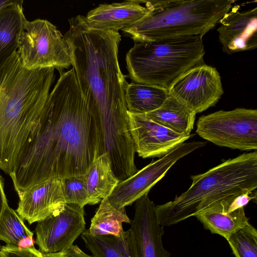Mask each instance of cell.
<instances>
[{
  "label": "cell",
  "instance_id": "cell-1",
  "mask_svg": "<svg viewBox=\"0 0 257 257\" xmlns=\"http://www.w3.org/2000/svg\"><path fill=\"white\" fill-rule=\"evenodd\" d=\"M97 145L94 121L74 69L60 72L10 175L18 196L50 179L85 175Z\"/></svg>",
  "mask_w": 257,
  "mask_h": 257
},
{
  "label": "cell",
  "instance_id": "cell-2",
  "mask_svg": "<svg viewBox=\"0 0 257 257\" xmlns=\"http://www.w3.org/2000/svg\"><path fill=\"white\" fill-rule=\"evenodd\" d=\"M64 35L77 81L94 121L97 149L117 154L134 145L125 90L128 84L118 58V32L90 28L84 16L69 20Z\"/></svg>",
  "mask_w": 257,
  "mask_h": 257
},
{
  "label": "cell",
  "instance_id": "cell-3",
  "mask_svg": "<svg viewBox=\"0 0 257 257\" xmlns=\"http://www.w3.org/2000/svg\"><path fill=\"white\" fill-rule=\"evenodd\" d=\"M54 71L25 68L17 51L0 66V169L9 175L45 105Z\"/></svg>",
  "mask_w": 257,
  "mask_h": 257
},
{
  "label": "cell",
  "instance_id": "cell-4",
  "mask_svg": "<svg viewBox=\"0 0 257 257\" xmlns=\"http://www.w3.org/2000/svg\"><path fill=\"white\" fill-rule=\"evenodd\" d=\"M190 178L191 185L185 192L155 205L161 225H174L217 204L229 205L237 196L256 191L257 152L239 155Z\"/></svg>",
  "mask_w": 257,
  "mask_h": 257
},
{
  "label": "cell",
  "instance_id": "cell-5",
  "mask_svg": "<svg viewBox=\"0 0 257 257\" xmlns=\"http://www.w3.org/2000/svg\"><path fill=\"white\" fill-rule=\"evenodd\" d=\"M234 0L148 1L147 14L122 30L135 42L201 36L228 12Z\"/></svg>",
  "mask_w": 257,
  "mask_h": 257
},
{
  "label": "cell",
  "instance_id": "cell-6",
  "mask_svg": "<svg viewBox=\"0 0 257 257\" xmlns=\"http://www.w3.org/2000/svg\"><path fill=\"white\" fill-rule=\"evenodd\" d=\"M202 36L179 37L137 42L126 55L133 82L168 90L182 74L204 64Z\"/></svg>",
  "mask_w": 257,
  "mask_h": 257
},
{
  "label": "cell",
  "instance_id": "cell-7",
  "mask_svg": "<svg viewBox=\"0 0 257 257\" xmlns=\"http://www.w3.org/2000/svg\"><path fill=\"white\" fill-rule=\"evenodd\" d=\"M17 52L23 66L28 70L51 67L61 72L72 65L64 36L44 19L25 21Z\"/></svg>",
  "mask_w": 257,
  "mask_h": 257
},
{
  "label": "cell",
  "instance_id": "cell-8",
  "mask_svg": "<svg viewBox=\"0 0 257 257\" xmlns=\"http://www.w3.org/2000/svg\"><path fill=\"white\" fill-rule=\"evenodd\" d=\"M197 134L220 147L242 151L257 149V110L237 108L200 116Z\"/></svg>",
  "mask_w": 257,
  "mask_h": 257
},
{
  "label": "cell",
  "instance_id": "cell-9",
  "mask_svg": "<svg viewBox=\"0 0 257 257\" xmlns=\"http://www.w3.org/2000/svg\"><path fill=\"white\" fill-rule=\"evenodd\" d=\"M206 142H184L155 161H152L133 175L120 181L107 198L117 209L132 205L160 181L179 160L204 147Z\"/></svg>",
  "mask_w": 257,
  "mask_h": 257
},
{
  "label": "cell",
  "instance_id": "cell-10",
  "mask_svg": "<svg viewBox=\"0 0 257 257\" xmlns=\"http://www.w3.org/2000/svg\"><path fill=\"white\" fill-rule=\"evenodd\" d=\"M168 93L197 113L215 105L223 89L219 72L204 63L179 77L171 85Z\"/></svg>",
  "mask_w": 257,
  "mask_h": 257
},
{
  "label": "cell",
  "instance_id": "cell-11",
  "mask_svg": "<svg viewBox=\"0 0 257 257\" xmlns=\"http://www.w3.org/2000/svg\"><path fill=\"white\" fill-rule=\"evenodd\" d=\"M83 207L66 204L60 210L37 222L35 243L42 254L62 252L73 245L85 229Z\"/></svg>",
  "mask_w": 257,
  "mask_h": 257
},
{
  "label": "cell",
  "instance_id": "cell-12",
  "mask_svg": "<svg viewBox=\"0 0 257 257\" xmlns=\"http://www.w3.org/2000/svg\"><path fill=\"white\" fill-rule=\"evenodd\" d=\"M128 115L136 152L143 158H160L194 136L176 133L144 114Z\"/></svg>",
  "mask_w": 257,
  "mask_h": 257
},
{
  "label": "cell",
  "instance_id": "cell-13",
  "mask_svg": "<svg viewBox=\"0 0 257 257\" xmlns=\"http://www.w3.org/2000/svg\"><path fill=\"white\" fill-rule=\"evenodd\" d=\"M233 6L219 20V41L224 52L231 54L251 50L257 46V8L240 11Z\"/></svg>",
  "mask_w": 257,
  "mask_h": 257
},
{
  "label": "cell",
  "instance_id": "cell-14",
  "mask_svg": "<svg viewBox=\"0 0 257 257\" xmlns=\"http://www.w3.org/2000/svg\"><path fill=\"white\" fill-rule=\"evenodd\" d=\"M17 213L30 224L42 220L62 209L66 204L62 179L42 182L19 196Z\"/></svg>",
  "mask_w": 257,
  "mask_h": 257
},
{
  "label": "cell",
  "instance_id": "cell-15",
  "mask_svg": "<svg viewBox=\"0 0 257 257\" xmlns=\"http://www.w3.org/2000/svg\"><path fill=\"white\" fill-rule=\"evenodd\" d=\"M131 228L136 240L140 257H170V252L163 246L165 230L156 218L155 205L146 194L135 202Z\"/></svg>",
  "mask_w": 257,
  "mask_h": 257
},
{
  "label": "cell",
  "instance_id": "cell-16",
  "mask_svg": "<svg viewBox=\"0 0 257 257\" xmlns=\"http://www.w3.org/2000/svg\"><path fill=\"white\" fill-rule=\"evenodd\" d=\"M145 1L129 0L121 3L100 4L84 17L91 28L118 32L133 25L147 13L142 5Z\"/></svg>",
  "mask_w": 257,
  "mask_h": 257
},
{
  "label": "cell",
  "instance_id": "cell-17",
  "mask_svg": "<svg viewBox=\"0 0 257 257\" xmlns=\"http://www.w3.org/2000/svg\"><path fill=\"white\" fill-rule=\"evenodd\" d=\"M81 238L94 257H140L131 228L119 236H93L85 230Z\"/></svg>",
  "mask_w": 257,
  "mask_h": 257
},
{
  "label": "cell",
  "instance_id": "cell-18",
  "mask_svg": "<svg viewBox=\"0 0 257 257\" xmlns=\"http://www.w3.org/2000/svg\"><path fill=\"white\" fill-rule=\"evenodd\" d=\"M23 4V1L16 0L0 10V66L18 50L27 20Z\"/></svg>",
  "mask_w": 257,
  "mask_h": 257
},
{
  "label": "cell",
  "instance_id": "cell-19",
  "mask_svg": "<svg viewBox=\"0 0 257 257\" xmlns=\"http://www.w3.org/2000/svg\"><path fill=\"white\" fill-rule=\"evenodd\" d=\"M144 114L176 133L189 135L193 129L196 113L168 94L159 108Z\"/></svg>",
  "mask_w": 257,
  "mask_h": 257
},
{
  "label": "cell",
  "instance_id": "cell-20",
  "mask_svg": "<svg viewBox=\"0 0 257 257\" xmlns=\"http://www.w3.org/2000/svg\"><path fill=\"white\" fill-rule=\"evenodd\" d=\"M195 217L205 229L211 233L218 234L228 240L234 232L243 228L249 222L244 208L228 212L224 210L220 204L196 214Z\"/></svg>",
  "mask_w": 257,
  "mask_h": 257
},
{
  "label": "cell",
  "instance_id": "cell-21",
  "mask_svg": "<svg viewBox=\"0 0 257 257\" xmlns=\"http://www.w3.org/2000/svg\"><path fill=\"white\" fill-rule=\"evenodd\" d=\"M85 176L89 205L96 204L107 198L120 182L112 171L106 154L93 161Z\"/></svg>",
  "mask_w": 257,
  "mask_h": 257
},
{
  "label": "cell",
  "instance_id": "cell-22",
  "mask_svg": "<svg viewBox=\"0 0 257 257\" xmlns=\"http://www.w3.org/2000/svg\"><path fill=\"white\" fill-rule=\"evenodd\" d=\"M168 90L159 87L132 82L125 90L127 111L146 114L159 108L168 96Z\"/></svg>",
  "mask_w": 257,
  "mask_h": 257
},
{
  "label": "cell",
  "instance_id": "cell-23",
  "mask_svg": "<svg viewBox=\"0 0 257 257\" xmlns=\"http://www.w3.org/2000/svg\"><path fill=\"white\" fill-rule=\"evenodd\" d=\"M130 222L125 208L113 207L106 198L101 201L86 231L93 236H119L123 231L122 224Z\"/></svg>",
  "mask_w": 257,
  "mask_h": 257
},
{
  "label": "cell",
  "instance_id": "cell-24",
  "mask_svg": "<svg viewBox=\"0 0 257 257\" xmlns=\"http://www.w3.org/2000/svg\"><path fill=\"white\" fill-rule=\"evenodd\" d=\"M24 220L8 204L0 218V241L6 245L15 247L34 246V233L27 227Z\"/></svg>",
  "mask_w": 257,
  "mask_h": 257
},
{
  "label": "cell",
  "instance_id": "cell-25",
  "mask_svg": "<svg viewBox=\"0 0 257 257\" xmlns=\"http://www.w3.org/2000/svg\"><path fill=\"white\" fill-rule=\"evenodd\" d=\"M227 241L235 257H257V230L249 222Z\"/></svg>",
  "mask_w": 257,
  "mask_h": 257
},
{
  "label": "cell",
  "instance_id": "cell-26",
  "mask_svg": "<svg viewBox=\"0 0 257 257\" xmlns=\"http://www.w3.org/2000/svg\"><path fill=\"white\" fill-rule=\"evenodd\" d=\"M66 204L83 207L89 204L85 175H75L62 179Z\"/></svg>",
  "mask_w": 257,
  "mask_h": 257
},
{
  "label": "cell",
  "instance_id": "cell-27",
  "mask_svg": "<svg viewBox=\"0 0 257 257\" xmlns=\"http://www.w3.org/2000/svg\"><path fill=\"white\" fill-rule=\"evenodd\" d=\"M3 257H44L35 246L31 247H15L4 245L0 248Z\"/></svg>",
  "mask_w": 257,
  "mask_h": 257
},
{
  "label": "cell",
  "instance_id": "cell-28",
  "mask_svg": "<svg viewBox=\"0 0 257 257\" xmlns=\"http://www.w3.org/2000/svg\"><path fill=\"white\" fill-rule=\"evenodd\" d=\"M252 200H256V191L247 192L236 197L229 204L227 212H230L244 207Z\"/></svg>",
  "mask_w": 257,
  "mask_h": 257
},
{
  "label": "cell",
  "instance_id": "cell-29",
  "mask_svg": "<svg viewBox=\"0 0 257 257\" xmlns=\"http://www.w3.org/2000/svg\"><path fill=\"white\" fill-rule=\"evenodd\" d=\"M42 254L44 257H94L85 253L77 245H73L60 252Z\"/></svg>",
  "mask_w": 257,
  "mask_h": 257
},
{
  "label": "cell",
  "instance_id": "cell-30",
  "mask_svg": "<svg viewBox=\"0 0 257 257\" xmlns=\"http://www.w3.org/2000/svg\"><path fill=\"white\" fill-rule=\"evenodd\" d=\"M8 204V201L4 191V179L0 175V218L4 209ZM1 247L0 245V248Z\"/></svg>",
  "mask_w": 257,
  "mask_h": 257
},
{
  "label": "cell",
  "instance_id": "cell-31",
  "mask_svg": "<svg viewBox=\"0 0 257 257\" xmlns=\"http://www.w3.org/2000/svg\"><path fill=\"white\" fill-rule=\"evenodd\" d=\"M16 0H0V10L15 3Z\"/></svg>",
  "mask_w": 257,
  "mask_h": 257
},
{
  "label": "cell",
  "instance_id": "cell-32",
  "mask_svg": "<svg viewBox=\"0 0 257 257\" xmlns=\"http://www.w3.org/2000/svg\"><path fill=\"white\" fill-rule=\"evenodd\" d=\"M0 257H3V256H2V255L1 254V253H0Z\"/></svg>",
  "mask_w": 257,
  "mask_h": 257
}]
</instances>
